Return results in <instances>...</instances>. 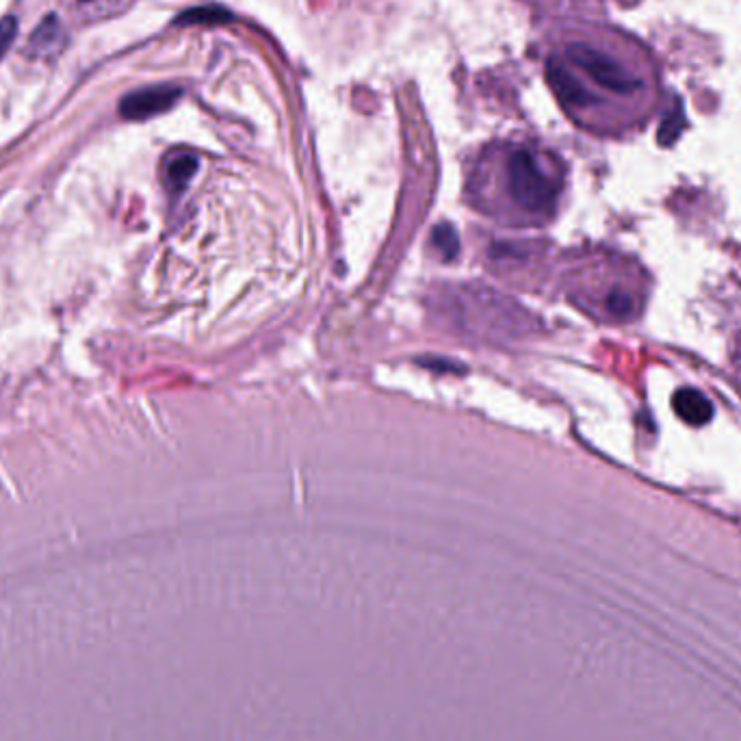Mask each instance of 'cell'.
Segmentation results:
<instances>
[{"instance_id": "6da1fadb", "label": "cell", "mask_w": 741, "mask_h": 741, "mask_svg": "<svg viewBox=\"0 0 741 741\" xmlns=\"http://www.w3.org/2000/svg\"><path fill=\"white\" fill-rule=\"evenodd\" d=\"M497 178L512 215L533 221L555 211L562 176L538 150L529 146L507 148L499 156Z\"/></svg>"}, {"instance_id": "7a4b0ae2", "label": "cell", "mask_w": 741, "mask_h": 741, "mask_svg": "<svg viewBox=\"0 0 741 741\" xmlns=\"http://www.w3.org/2000/svg\"><path fill=\"white\" fill-rule=\"evenodd\" d=\"M566 59L572 65H577V68L585 76L592 78L596 85H601L607 91H614V94L627 96L642 87V81L633 72L622 68V65L614 57L607 55V52L585 42H570L566 46Z\"/></svg>"}, {"instance_id": "3957f363", "label": "cell", "mask_w": 741, "mask_h": 741, "mask_svg": "<svg viewBox=\"0 0 741 741\" xmlns=\"http://www.w3.org/2000/svg\"><path fill=\"white\" fill-rule=\"evenodd\" d=\"M182 91L178 87L159 85L133 91L120 102V113L124 120H148L152 115H159L174 107Z\"/></svg>"}, {"instance_id": "277c9868", "label": "cell", "mask_w": 741, "mask_h": 741, "mask_svg": "<svg viewBox=\"0 0 741 741\" xmlns=\"http://www.w3.org/2000/svg\"><path fill=\"white\" fill-rule=\"evenodd\" d=\"M546 78H549L553 94L559 98V102H562L566 109L581 111V109H588L590 104L596 102V98L583 87V83L575 74H572V70L564 61L551 59L549 63H546Z\"/></svg>"}, {"instance_id": "5b68a950", "label": "cell", "mask_w": 741, "mask_h": 741, "mask_svg": "<svg viewBox=\"0 0 741 741\" xmlns=\"http://www.w3.org/2000/svg\"><path fill=\"white\" fill-rule=\"evenodd\" d=\"M672 408L681 421L694 427L707 425L713 419L711 401L696 388H681L672 397Z\"/></svg>"}, {"instance_id": "8992f818", "label": "cell", "mask_w": 741, "mask_h": 741, "mask_svg": "<svg viewBox=\"0 0 741 741\" xmlns=\"http://www.w3.org/2000/svg\"><path fill=\"white\" fill-rule=\"evenodd\" d=\"M195 169H198V159H195L193 154L180 152V154L172 156V159H169L167 165H165L167 185L172 187L174 191H182L187 187V182L193 178Z\"/></svg>"}, {"instance_id": "52a82bcc", "label": "cell", "mask_w": 741, "mask_h": 741, "mask_svg": "<svg viewBox=\"0 0 741 741\" xmlns=\"http://www.w3.org/2000/svg\"><path fill=\"white\" fill-rule=\"evenodd\" d=\"M61 26L55 16H48L31 37V48L35 55H50L61 46Z\"/></svg>"}, {"instance_id": "ba28073f", "label": "cell", "mask_w": 741, "mask_h": 741, "mask_svg": "<svg viewBox=\"0 0 741 741\" xmlns=\"http://www.w3.org/2000/svg\"><path fill=\"white\" fill-rule=\"evenodd\" d=\"M685 128V113H683V107L681 104H676V107L663 117V122L659 126V143L661 146H670V143H674L676 139H679V135L683 133Z\"/></svg>"}, {"instance_id": "9c48e42d", "label": "cell", "mask_w": 741, "mask_h": 741, "mask_svg": "<svg viewBox=\"0 0 741 741\" xmlns=\"http://www.w3.org/2000/svg\"><path fill=\"white\" fill-rule=\"evenodd\" d=\"M434 247L445 260H451V258L458 256L460 241H458V237H455V232H453L451 226L442 224L434 230Z\"/></svg>"}, {"instance_id": "30bf717a", "label": "cell", "mask_w": 741, "mask_h": 741, "mask_svg": "<svg viewBox=\"0 0 741 741\" xmlns=\"http://www.w3.org/2000/svg\"><path fill=\"white\" fill-rule=\"evenodd\" d=\"M228 18L230 16H228L226 11L215 9V7H208V9H193V11L182 13V16L178 18V22H185V24H193V22H224Z\"/></svg>"}, {"instance_id": "8fae6325", "label": "cell", "mask_w": 741, "mask_h": 741, "mask_svg": "<svg viewBox=\"0 0 741 741\" xmlns=\"http://www.w3.org/2000/svg\"><path fill=\"white\" fill-rule=\"evenodd\" d=\"M18 35V20L13 16H7L0 20V59L7 55L9 46L13 44V39Z\"/></svg>"}]
</instances>
